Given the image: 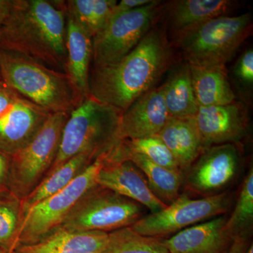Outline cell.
Instances as JSON below:
<instances>
[{
	"label": "cell",
	"instance_id": "obj_1",
	"mask_svg": "<svg viewBox=\"0 0 253 253\" xmlns=\"http://www.w3.org/2000/svg\"><path fill=\"white\" fill-rule=\"evenodd\" d=\"M174 53L164 28L155 26L121 61L93 67L89 94L99 102L122 111L157 84L172 66Z\"/></svg>",
	"mask_w": 253,
	"mask_h": 253
},
{
	"label": "cell",
	"instance_id": "obj_2",
	"mask_svg": "<svg viewBox=\"0 0 253 253\" xmlns=\"http://www.w3.org/2000/svg\"><path fill=\"white\" fill-rule=\"evenodd\" d=\"M66 21L65 1L13 0L0 28V49L64 72Z\"/></svg>",
	"mask_w": 253,
	"mask_h": 253
},
{
	"label": "cell",
	"instance_id": "obj_3",
	"mask_svg": "<svg viewBox=\"0 0 253 253\" xmlns=\"http://www.w3.org/2000/svg\"><path fill=\"white\" fill-rule=\"evenodd\" d=\"M0 73L15 94L49 113H70L83 101L66 73L2 49Z\"/></svg>",
	"mask_w": 253,
	"mask_h": 253
},
{
	"label": "cell",
	"instance_id": "obj_4",
	"mask_svg": "<svg viewBox=\"0 0 253 253\" xmlns=\"http://www.w3.org/2000/svg\"><path fill=\"white\" fill-rule=\"evenodd\" d=\"M123 114L121 110L99 102L92 96L83 100L69 113L57 156L46 176L81 153L91 151L101 156L114 149L123 140Z\"/></svg>",
	"mask_w": 253,
	"mask_h": 253
},
{
	"label": "cell",
	"instance_id": "obj_5",
	"mask_svg": "<svg viewBox=\"0 0 253 253\" xmlns=\"http://www.w3.org/2000/svg\"><path fill=\"white\" fill-rule=\"evenodd\" d=\"M253 31L251 13L212 18L172 38L186 62L195 66H225Z\"/></svg>",
	"mask_w": 253,
	"mask_h": 253
},
{
	"label": "cell",
	"instance_id": "obj_6",
	"mask_svg": "<svg viewBox=\"0 0 253 253\" xmlns=\"http://www.w3.org/2000/svg\"><path fill=\"white\" fill-rule=\"evenodd\" d=\"M69 113H54L33 140L12 156L8 189L23 200L45 179L54 164Z\"/></svg>",
	"mask_w": 253,
	"mask_h": 253
},
{
	"label": "cell",
	"instance_id": "obj_7",
	"mask_svg": "<svg viewBox=\"0 0 253 253\" xmlns=\"http://www.w3.org/2000/svg\"><path fill=\"white\" fill-rule=\"evenodd\" d=\"M144 213V206L97 184L78 201L59 227L109 234L132 226Z\"/></svg>",
	"mask_w": 253,
	"mask_h": 253
},
{
	"label": "cell",
	"instance_id": "obj_8",
	"mask_svg": "<svg viewBox=\"0 0 253 253\" xmlns=\"http://www.w3.org/2000/svg\"><path fill=\"white\" fill-rule=\"evenodd\" d=\"M113 150L96 158L64 189L32 208L23 221L18 246L35 244L61 225L78 201L87 191L97 185L100 170Z\"/></svg>",
	"mask_w": 253,
	"mask_h": 253
},
{
	"label": "cell",
	"instance_id": "obj_9",
	"mask_svg": "<svg viewBox=\"0 0 253 253\" xmlns=\"http://www.w3.org/2000/svg\"><path fill=\"white\" fill-rule=\"evenodd\" d=\"M163 3L151 4L115 16L92 38L93 67L121 61L135 48L162 16Z\"/></svg>",
	"mask_w": 253,
	"mask_h": 253
},
{
	"label": "cell",
	"instance_id": "obj_10",
	"mask_svg": "<svg viewBox=\"0 0 253 253\" xmlns=\"http://www.w3.org/2000/svg\"><path fill=\"white\" fill-rule=\"evenodd\" d=\"M233 199L228 191L199 199L180 194L172 204L143 216L130 227L141 235L164 239L196 223L224 215L232 206Z\"/></svg>",
	"mask_w": 253,
	"mask_h": 253
},
{
	"label": "cell",
	"instance_id": "obj_11",
	"mask_svg": "<svg viewBox=\"0 0 253 253\" xmlns=\"http://www.w3.org/2000/svg\"><path fill=\"white\" fill-rule=\"evenodd\" d=\"M241 165L237 144L214 145L205 149L184 173L183 185L203 197L221 194L236 179Z\"/></svg>",
	"mask_w": 253,
	"mask_h": 253
},
{
	"label": "cell",
	"instance_id": "obj_12",
	"mask_svg": "<svg viewBox=\"0 0 253 253\" xmlns=\"http://www.w3.org/2000/svg\"><path fill=\"white\" fill-rule=\"evenodd\" d=\"M51 114L18 97L0 116V151L10 157L22 151L36 137Z\"/></svg>",
	"mask_w": 253,
	"mask_h": 253
},
{
	"label": "cell",
	"instance_id": "obj_13",
	"mask_svg": "<svg viewBox=\"0 0 253 253\" xmlns=\"http://www.w3.org/2000/svg\"><path fill=\"white\" fill-rule=\"evenodd\" d=\"M204 149L214 145L237 144L247 133L248 118L244 105L200 106L194 117Z\"/></svg>",
	"mask_w": 253,
	"mask_h": 253
},
{
	"label": "cell",
	"instance_id": "obj_14",
	"mask_svg": "<svg viewBox=\"0 0 253 253\" xmlns=\"http://www.w3.org/2000/svg\"><path fill=\"white\" fill-rule=\"evenodd\" d=\"M111 155L98 175L99 186L135 201L147 208L151 213L166 207L153 194L144 174L134 163L129 160L112 161Z\"/></svg>",
	"mask_w": 253,
	"mask_h": 253
},
{
	"label": "cell",
	"instance_id": "obj_15",
	"mask_svg": "<svg viewBox=\"0 0 253 253\" xmlns=\"http://www.w3.org/2000/svg\"><path fill=\"white\" fill-rule=\"evenodd\" d=\"M170 118L162 88H153L138 98L123 113L121 123V139H140L158 134Z\"/></svg>",
	"mask_w": 253,
	"mask_h": 253
},
{
	"label": "cell",
	"instance_id": "obj_16",
	"mask_svg": "<svg viewBox=\"0 0 253 253\" xmlns=\"http://www.w3.org/2000/svg\"><path fill=\"white\" fill-rule=\"evenodd\" d=\"M224 215L186 228L163 244L170 253H227L234 240L225 229Z\"/></svg>",
	"mask_w": 253,
	"mask_h": 253
},
{
	"label": "cell",
	"instance_id": "obj_17",
	"mask_svg": "<svg viewBox=\"0 0 253 253\" xmlns=\"http://www.w3.org/2000/svg\"><path fill=\"white\" fill-rule=\"evenodd\" d=\"M239 1L233 0H172L163 3L172 38L212 18L228 16Z\"/></svg>",
	"mask_w": 253,
	"mask_h": 253
},
{
	"label": "cell",
	"instance_id": "obj_18",
	"mask_svg": "<svg viewBox=\"0 0 253 253\" xmlns=\"http://www.w3.org/2000/svg\"><path fill=\"white\" fill-rule=\"evenodd\" d=\"M66 64L64 72L83 100L90 96L92 36L66 12Z\"/></svg>",
	"mask_w": 253,
	"mask_h": 253
},
{
	"label": "cell",
	"instance_id": "obj_19",
	"mask_svg": "<svg viewBox=\"0 0 253 253\" xmlns=\"http://www.w3.org/2000/svg\"><path fill=\"white\" fill-rule=\"evenodd\" d=\"M109 234L102 231H76L59 227L44 239L19 245L12 253H101Z\"/></svg>",
	"mask_w": 253,
	"mask_h": 253
},
{
	"label": "cell",
	"instance_id": "obj_20",
	"mask_svg": "<svg viewBox=\"0 0 253 253\" xmlns=\"http://www.w3.org/2000/svg\"><path fill=\"white\" fill-rule=\"evenodd\" d=\"M112 160H129L134 163L144 174L153 194L166 206L172 204L180 196L184 179V174L181 171L162 167L142 155L126 151L123 149L122 141L113 151Z\"/></svg>",
	"mask_w": 253,
	"mask_h": 253
},
{
	"label": "cell",
	"instance_id": "obj_21",
	"mask_svg": "<svg viewBox=\"0 0 253 253\" xmlns=\"http://www.w3.org/2000/svg\"><path fill=\"white\" fill-rule=\"evenodd\" d=\"M158 134L184 174L205 150L194 118H170Z\"/></svg>",
	"mask_w": 253,
	"mask_h": 253
},
{
	"label": "cell",
	"instance_id": "obj_22",
	"mask_svg": "<svg viewBox=\"0 0 253 253\" xmlns=\"http://www.w3.org/2000/svg\"><path fill=\"white\" fill-rule=\"evenodd\" d=\"M189 67L195 97L199 107L222 106L235 101V94L225 66L189 65Z\"/></svg>",
	"mask_w": 253,
	"mask_h": 253
},
{
	"label": "cell",
	"instance_id": "obj_23",
	"mask_svg": "<svg viewBox=\"0 0 253 253\" xmlns=\"http://www.w3.org/2000/svg\"><path fill=\"white\" fill-rule=\"evenodd\" d=\"M99 156L91 151L81 153L70 158L46 176L33 192L22 200L23 220L32 208L64 189Z\"/></svg>",
	"mask_w": 253,
	"mask_h": 253
},
{
	"label": "cell",
	"instance_id": "obj_24",
	"mask_svg": "<svg viewBox=\"0 0 253 253\" xmlns=\"http://www.w3.org/2000/svg\"><path fill=\"white\" fill-rule=\"evenodd\" d=\"M163 97L171 118H194L199 110L189 65L181 63L161 85Z\"/></svg>",
	"mask_w": 253,
	"mask_h": 253
},
{
	"label": "cell",
	"instance_id": "obj_25",
	"mask_svg": "<svg viewBox=\"0 0 253 253\" xmlns=\"http://www.w3.org/2000/svg\"><path fill=\"white\" fill-rule=\"evenodd\" d=\"M116 0L65 1L66 12L94 38L112 18Z\"/></svg>",
	"mask_w": 253,
	"mask_h": 253
},
{
	"label": "cell",
	"instance_id": "obj_26",
	"mask_svg": "<svg viewBox=\"0 0 253 253\" xmlns=\"http://www.w3.org/2000/svg\"><path fill=\"white\" fill-rule=\"evenodd\" d=\"M23 221L22 200L9 189L0 190V249L5 253L18 247Z\"/></svg>",
	"mask_w": 253,
	"mask_h": 253
},
{
	"label": "cell",
	"instance_id": "obj_27",
	"mask_svg": "<svg viewBox=\"0 0 253 253\" xmlns=\"http://www.w3.org/2000/svg\"><path fill=\"white\" fill-rule=\"evenodd\" d=\"M253 225V168L246 174L234 211L226 221L228 234L235 240L238 238L251 237Z\"/></svg>",
	"mask_w": 253,
	"mask_h": 253
},
{
	"label": "cell",
	"instance_id": "obj_28",
	"mask_svg": "<svg viewBox=\"0 0 253 253\" xmlns=\"http://www.w3.org/2000/svg\"><path fill=\"white\" fill-rule=\"evenodd\" d=\"M101 253H170L163 239L141 235L129 227L109 233L107 244Z\"/></svg>",
	"mask_w": 253,
	"mask_h": 253
},
{
	"label": "cell",
	"instance_id": "obj_29",
	"mask_svg": "<svg viewBox=\"0 0 253 253\" xmlns=\"http://www.w3.org/2000/svg\"><path fill=\"white\" fill-rule=\"evenodd\" d=\"M122 146L126 151L142 155L158 166L172 170L181 171L172 153L158 134L140 139H124Z\"/></svg>",
	"mask_w": 253,
	"mask_h": 253
},
{
	"label": "cell",
	"instance_id": "obj_30",
	"mask_svg": "<svg viewBox=\"0 0 253 253\" xmlns=\"http://www.w3.org/2000/svg\"><path fill=\"white\" fill-rule=\"evenodd\" d=\"M233 77L237 89L244 95L252 94L253 87V50L249 48L240 56L233 68Z\"/></svg>",
	"mask_w": 253,
	"mask_h": 253
},
{
	"label": "cell",
	"instance_id": "obj_31",
	"mask_svg": "<svg viewBox=\"0 0 253 253\" xmlns=\"http://www.w3.org/2000/svg\"><path fill=\"white\" fill-rule=\"evenodd\" d=\"M154 0H122L115 6L112 17L151 4Z\"/></svg>",
	"mask_w": 253,
	"mask_h": 253
},
{
	"label": "cell",
	"instance_id": "obj_32",
	"mask_svg": "<svg viewBox=\"0 0 253 253\" xmlns=\"http://www.w3.org/2000/svg\"><path fill=\"white\" fill-rule=\"evenodd\" d=\"M18 97L20 96L15 94L4 83H0V116L6 112Z\"/></svg>",
	"mask_w": 253,
	"mask_h": 253
},
{
	"label": "cell",
	"instance_id": "obj_33",
	"mask_svg": "<svg viewBox=\"0 0 253 253\" xmlns=\"http://www.w3.org/2000/svg\"><path fill=\"white\" fill-rule=\"evenodd\" d=\"M11 157L0 151V190L8 189Z\"/></svg>",
	"mask_w": 253,
	"mask_h": 253
},
{
	"label": "cell",
	"instance_id": "obj_34",
	"mask_svg": "<svg viewBox=\"0 0 253 253\" xmlns=\"http://www.w3.org/2000/svg\"><path fill=\"white\" fill-rule=\"evenodd\" d=\"M251 243L250 238H238L234 240L232 246L227 253H244Z\"/></svg>",
	"mask_w": 253,
	"mask_h": 253
},
{
	"label": "cell",
	"instance_id": "obj_35",
	"mask_svg": "<svg viewBox=\"0 0 253 253\" xmlns=\"http://www.w3.org/2000/svg\"><path fill=\"white\" fill-rule=\"evenodd\" d=\"M13 0H0V28L9 16Z\"/></svg>",
	"mask_w": 253,
	"mask_h": 253
},
{
	"label": "cell",
	"instance_id": "obj_36",
	"mask_svg": "<svg viewBox=\"0 0 253 253\" xmlns=\"http://www.w3.org/2000/svg\"><path fill=\"white\" fill-rule=\"evenodd\" d=\"M244 253H253V243H251V245L249 246L246 251Z\"/></svg>",
	"mask_w": 253,
	"mask_h": 253
},
{
	"label": "cell",
	"instance_id": "obj_37",
	"mask_svg": "<svg viewBox=\"0 0 253 253\" xmlns=\"http://www.w3.org/2000/svg\"><path fill=\"white\" fill-rule=\"evenodd\" d=\"M0 83H3L2 78H1V73H0Z\"/></svg>",
	"mask_w": 253,
	"mask_h": 253
},
{
	"label": "cell",
	"instance_id": "obj_38",
	"mask_svg": "<svg viewBox=\"0 0 253 253\" xmlns=\"http://www.w3.org/2000/svg\"><path fill=\"white\" fill-rule=\"evenodd\" d=\"M0 253H5L4 251H2V250L0 249Z\"/></svg>",
	"mask_w": 253,
	"mask_h": 253
}]
</instances>
